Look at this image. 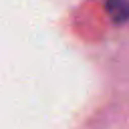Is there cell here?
Segmentation results:
<instances>
[{"label": "cell", "instance_id": "cell-1", "mask_svg": "<svg viewBox=\"0 0 129 129\" xmlns=\"http://www.w3.org/2000/svg\"><path fill=\"white\" fill-rule=\"evenodd\" d=\"M105 10L115 24H125L129 20V0H107Z\"/></svg>", "mask_w": 129, "mask_h": 129}]
</instances>
